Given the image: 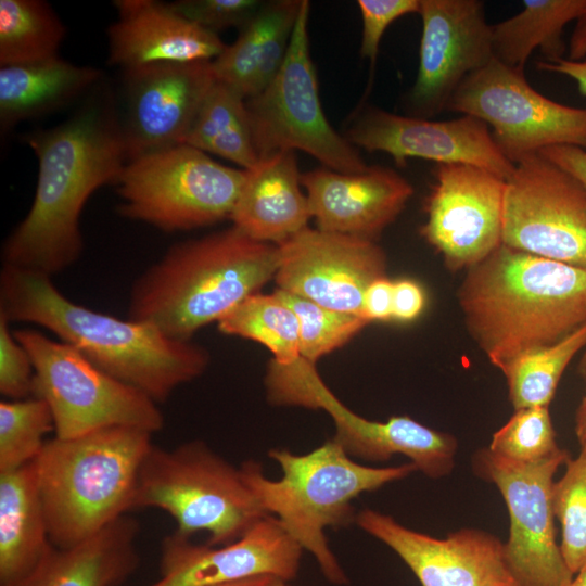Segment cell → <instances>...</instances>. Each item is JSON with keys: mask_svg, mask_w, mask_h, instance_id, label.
I'll return each instance as SVG.
<instances>
[{"mask_svg": "<svg viewBox=\"0 0 586 586\" xmlns=\"http://www.w3.org/2000/svg\"><path fill=\"white\" fill-rule=\"evenodd\" d=\"M24 140L38 160L36 192L27 215L5 239L1 259L52 277L82 253L79 218L86 202L102 186L116 183L128 162L112 91L98 85L69 118Z\"/></svg>", "mask_w": 586, "mask_h": 586, "instance_id": "obj_1", "label": "cell"}, {"mask_svg": "<svg viewBox=\"0 0 586 586\" xmlns=\"http://www.w3.org/2000/svg\"><path fill=\"white\" fill-rule=\"evenodd\" d=\"M0 315L43 327L76 347L113 378L157 404L204 373L209 354L192 341L174 340L155 326L78 305L51 277L9 265L0 272Z\"/></svg>", "mask_w": 586, "mask_h": 586, "instance_id": "obj_2", "label": "cell"}, {"mask_svg": "<svg viewBox=\"0 0 586 586\" xmlns=\"http://www.w3.org/2000/svg\"><path fill=\"white\" fill-rule=\"evenodd\" d=\"M459 301L469 331L504 371L586 324V270L501 244L470 268Z\"/></svg>", "mask_w": 586, "mask_h": 586, "instance_id": "obj_3", "label": "cell"}, {"mask_svg": "<svg viewBox=\"0 0 586 586\" xmlns=\"http://www.w3.org/2000/svg\"><path fill=\"white\" fill-rule=\"evenodd\" d=\"M278 267V245L253 240L233 226L176 243L133 282L128 318L191 341L260 292Z\"/></svg>", "mask_w": 586, "mask_h": 586, "instance_id": "obj_4", "label": "cell"}, {"mask_svg": "<svg viewBox=\"0 0 586 586\" xmlns=\"http://www.w3.org/2000/svg\"><path fill=\"white\" fill-rule=\"evenodd\" d=\"M268 456L282 471L279 480L266 477L257 461L246 460L240 467L258 505L280 521L303 550L313 555L328 582L347 584L324 530L355 523L356 497L407 477L417 471L416 466L412 462L385 468L364 466L353 460L333 438L304 455L272 448Z\"/></svg>", "mask_w": 586, "mask_h": 586, "instance_id": "obj_5", "label": "cell"}, {"mask_svg": "<svg viewBox=\"0 0 586 586\" xmlns=\"http://www.w3.org/2000/svg\"><path fill=\"white\" fill-rule=\"evenodd\" d=\"M152 436L112 426L46 442L34 463L53 546H74L135 509L138 475Z\"/></svg>", "mask_w": 586, "mask_h": 586, "instance_id": "obj_6", "label": "cell"}, {"mask_svg": "<svg viewBox=\"0 0 586 586\" xmlns=\"http://www.w3.org/2000/svg\"><path fill=\"white\" fill-rule=\"evenodd\" d=\"M133 508L160 509L174 519L177 534L206 532L213 546L237 540L267 515L240 468L199 440L174 448L151 446L140 467Z\"/></svg>", "mask_w": 586, "mask_h": 586, "instance_id": "obj_7", "label": "cell"}, {"mask_svg": "<svg viewBox=\"0 0 586 586\" xmlns=\"http://www.w3.org/2000/svg\"><path fill=\"white\" fill-rule=\"evenodd\" d=\"M34 368L33 396L50 407L54 433L72 438L112 426L160 432L164 416L157 403L113 378L76 347L35 329L13 331Z\"/></svg>", "mask_w": 586, "mask_h": 586, "instance_id": "obj_8", "label": "cell"}, {"mask_svg": "<svg viewBox=\"0 0 586 586\" xmlns=\"http://www.w3.org/2000/svg\"><path fill=\"white\" fill-rule=\"evenodd\" d=\"M244 178L245 169L175 145L127 162L115 183L118 213L165 232L211 226L231 217Z\"/></svg>", "mask_w": 586, "mask_h": 586, "instance_id": "obj_9", "label": "cell"}, {"mask_svg": "<svg viewBox=\"0 0 586 586\" xmlns=\"http://www.w3.org/2000/svg\"><path fill=\"white\" fill-rule=\"evenodd\" d=\"M309 1L302 0L280 71L260 93L245 100L253 145L258 160L301 150L326 168L359 174L369 166L356 146L331 126L321 106L309 49Z\"/></svg>", "mask_w": 586, "mask_h": 586, "instance_id": "obj_10", "label": "cell"}, {"mask_svg": "<svg viewBox=\"0 0 586 586\" xmlns=\"http://www.w3.org/2000/svg\"><path fill=\"white\" fill-rule=\"evenodd\" d=\"M445 111L487 124L495 143L513 164L552 145L586 150V107L544 97L527 82L523 69L495 58L462 80Z\"/></svg>", "mask_w": 586, "mask_h": 586, "instance_id": "obj_11", "label": "cell"}, {"mask_svg": "<svg viewBox=\"0 0 586 586\" xmlns=\"http://www.w3.org/2000/svg\"><path fill=\"white\" fill-rule=\"evenodd\" d=\"M501 244L586 270V188L535 153L506 179Z\"/></svg>", "mask_w": 586, "mask_h": 586, "instance_id": "obj_12", "label": "cell"}, {"mask_svg": "<svg viewBox=\"0 0 586 586\" xmlns=\"http://www.w3.org/2000/svg\"><path fill=\"white\" fill-rule=\"evenodd\" d=\"M280 406L321 409L333 420L332 437L351 458L386 461L400 454L429 477L447 475L454 468L457 441L407 416L385 422L368 420L346 407L326 385L316 365L300 359L285 368L276 382Z\"/></svg>", "mask_w": 586, "mask_h": 586, "instance_id": "obj_13", "label": "cell"}, {"mask_svg": "<svg viewBox=\"0 0 586 586\" xmlns=\"http://www.w3.org/2000/svg\"><path fill=\"white\" fill-rule=\"evenodd\" d=\"M568 459L563 449L531 463L505 459L488 448L475 455L477 474L498 487L508 508L505 558L518 586H566L573 578L556 542L552 508L553 475Z\"/></svg>", "mask_w": 586, "mask_h": 586, "instance_id": "obj_14", "label": "cell"}, {"mask_svg": "<svg viewBox=\"0 0 586 586\" xmlns=\"http://www.w3.org/2000/svg\"><path fill=\"white\" fill-rule=\"evenodd\" d=\"M425 203V240L451 269L471 268L501 245L506 180L470 164H437Z\"/></svg>", "mask_w": 586, "mask_h": 586, "instance_id": "obj_15", "label": "cell"}, {"mask_svg": "<svg viewBox=\"0 0 586 586\" xmlns=\"http://www.w3.org/2000/svg\"><path fill=\"white\" fill-rule=\"evenodd\" d=\"M278 249L277 289L330 309L361 316L367 288L386 277L374 241L306 227Z\"/></svg>", "mask_w": 586, "mask_h": 586, "instance_id": "obj_16", "label": "cell"}, {"mask_svg": "<svg viewBox=\"0 0 586 586\" xmlns=\"http://www.w3.org/2000/svg\"><path fill=\"white\" fill-rule=\"evenodd\" d=\"M120 125L128 162L183 141L216 81L212 61L123 69Z\"/></svg>", "mask_w": 586, "mask_h": 586, "instance_id": "obj_17", "label": "cell"}, {"mask_svg": "<svg viewBox=\"0 0 586 586\" xmlns=\"http://www.w3.org/2000/svg\"><path fill=\"white\" fill-rule=\"evenodd\" d=\"M419 67L409 93L416 117L445 111L462 82L493 58L492 25L480 0H420Z\"/></svg>", "mask_w": 586, "mask_h": 586, "instance_id": "obj_18", "label": "cell"}, {"mask_svg": "<svg viewBox=\"0 0 586 586\" xmlns=\"http://www.w3.org/2000/svg\"><path fill=\"white\" fill-rule=\"evenodd\" d=\"M303 551L271 514L222 546L173 532L161 543L160 576L148 586H214L264 575L288 583L298 573Z\"/></svg>", "mask_w": 586, "mask_h": 586, "instance_id": "obj_19", "label": "cell"}, {"mask_svg": "<svg viewBox=\"0 0 586 586\" xmlns=\"http://www.w3.org/2000/svg\"><path fill=\"white\" fill-rule=\"evenodd\" d=\"M345 138L367 152L391 155L398 167H405L409 157H419L479 166L505 180L514 169L487 124L471 115L430 120L370 107L354 120Z\"/></svg>", "mask_w": 586, "mask_h": 586, "instance_id": "obj_20", "label": "cell"}, {"mask_svg": "<svg viewBox=\"0 0 586 586\" xmlns=\"http://www.w3.org/2000/svg\"><path fill=\"white\" fill-rule=\"evenodd\" d=\"M355 523L394 550L422 586H518L504 544L484 531L462 528L440 539L372 509L357 512Z\"/></svg>", "mask_w": 586, "mask_h": 586, "instance_id": "obj_21", "label": "cell"}, {"mask_svg": "<svg viewBox=\"0 0 586 586\" xmlns=\"http://www.w3.org/2000/svg\"><path fill=\"white\" fill-rule=\"evenodd\" d=\"M301 183L317 229L374 242L413 193L403 176L381 166L359 174L317 168L301 174Z\"/></svg>", "mask_w": 586, "mask_h": 586, "instance_id": "obj_22", "label": "cell"}, {"mask_svg": "<svg viewBox=\"0 0 586 586\" xmlns=\"http://www.w3.org/2000/svg\"><path fill=\"white\" fill-rule=\"evenodd\" d=\"M109 28V61L123 69L153 63L213 61L226 48L204 29L155 0H117Z\"/></svg>", "mask_w": 586, "mask_h": 586, "instance_id": "obj_23", "label": "cell"}, {"mask_svg": "<svg viewBox=\"0 0 586 586\" xmlns=\"http://www.w3.org/2000/svg\"><path fill=\"white\" fill-rule=\"evenodd\" d=\"M294 151L259 158L245 178L231 214L233 227L253 240L279 245L307 227V195L301 190Z\"/></svg>", "mask_w": 586, "mask_h": 586, "instance_id": "obj_24", "label": "cell"}, {"mask_svg": "<svg viewBox=\"0 0 586 586\" xmlns=\"http://www.w3.org/2000/svg\"><path fill=\"white\" fill-rule=\"evenodd\" d=\"M140 525L124 515L66 548L52 546L37 568L10 586H119L138 569Z\"/></svg>", "mask_w": 586, "mask_h": 586, "instance_id": "obj_25", "label": "cell"}, {"mask_svg": "<svg viewBox=\"0 0 586 586\" xmlns=\"http://www.w3.org/2000/svg\"><path fill=\"white\" fill-rule=\"evenodd\" d=\"M302 0L263 3L235 41L212 61L215 78L245 99L260 93L280 71Z\"/></svg>", "mask_w": 586, "mask_h": 586, "instance_id": "obj_26", "label": "cell"}, {"mask_svg": "<svg viewBox=\"0 0 586 586\" xmlns=\"http://www.w3.org/2000/svg\"><path fill=\"white\" fill-rule=\"evenodd\" d=\"M52 546L34 461L0 473V586L29 575Z\"/></svg>", "mask_w": 586, "mask_h": 586, "instance_id": "obj_27", "label": "cell"}, {"mask_svg": "<svg viewBox=\"0 0 586 586\" xmlns=\"http://www.w3.org/2000/svg\"><path fill=\"white\" fill-rule=\"evenodd\" d=\"M101 77L98 68L76 65L59 55L0 66L1 128L7 130L69 104L93 90Z\"/></svg>", "mask_w": 586, "mask_h": 586, "instance_id": "obj_28", "label": "cell"}, {"mask_svg": "<svg viewBox=\"0 0 586 586\" xmlns=\"http://www.w3.org/2000/svg\"><path fill=\"white\" fill-rule=\"evenodd\" d=\"M523 7L518 14L492 25L494 58L521 69L537 48L545 61L563 59V29L586 11V0H525Z\"/></svg>", "mask_w": 586, "mask_h": 586, "instance_id": "obj_29", "label": "cell"}, {"mask_svg": "<svg viewBox=\"0 0 586 586\" xmlns=\"http://www.w3.org/2000/svg\"><path fill=\"white\" fill-rule=\"evenodd\" d=\"M245 98L216 79L183 144L213 153L250 169L258 162L249 124Z\"/></svg>", "mask_w": 586, "mask_h": 586, "instance_id": "obj_30", "label": "cell"}, {"mask_svg": "<svg viewBox=\"0 0 586 586\" xmlns=\"http://www.w3.org/2000/svg\"><path fill=\"white\" fill-rule=\"evenodd\" d=\"M65 27L41 0H0V65L41 61L58 55Z\"/></svg>", "mask_w": 586, "mask_h": 586, "instance_id": "obj_31", "label": "cell"}, {"mask_svg": "<svg viewBox=\"0 0 586 586\" xmlns=\"http://www.w3.org/2000/svg\"><path fill=\"white\" fill-rule=\"evenodd\" d=\"M218 330L266 346L278 364L300 355V324L295 313L275 292L250 295L217 322Z\"/></svg>", "mask_w": 586, "mask_h": 586, "instance_id": "obj_32", "label": "cell"}, {"mask_svg": "<svg viewBox=\"0 0 586 586\" xmlns=\"http://www.w3.org/2000/svg\"><path fill=\"white\" fill-rule=\"evenodd\" d=\"M586 347V324L562 341L515 358L502 371L515 410L548 407L560 378L576 353Z\"/></svg>", "mask_w": 586, "mask_h": 586, "instance_id": "obj_33", "label": "cell"}, {"mask_svg": "<svg viewBox=\"0 0 586 586\" xmlns=\"http://www.w3.org/2000/svg\"><path fill=\"white\" fill-rule=\"evenodd\" d=\"M54 432L49 405L37 396L0 402V473L31 463Z\"/></svg>", "mask_w": 586, "mask_h": 586, "instance_id": "obj_34", "label": "cell"}, {"mask_svg": "<svg viewBox=\"0 0 586 586\" xmlns=\"http://www.w3.org/2000/svg\"><path fill=\"white\" fill-rule=\"evenodd\" d=\"M275 293L297 317L301 357L315 365L319 358L345 345L370 323L360 315L330 309L279 289Z\"/></svg>", "mask_w": 586, "mask_h": 586, "instance_id": "obj_35", "label": "cell"}, {"mask_svg": "<svg viewBox=\"0 0 586 586\" xmlns=\"http://www.w3.org/2000/svg\"><path fill=\"white\" fill-rule=\"evenodd\" d=\"M565 466V473L552 485V508L561 524L560 550L574 575L586 568V446Z\"/></svg>", "mask_w": 586, "mask_h": 586, "instance_id": "obj_36", "label": "cell"}, {"mask_svg": "<svg viewBox=\"0 0 586 586\" xmlns=\"http://www.w3.org/2000/svg\"><path fill=\"white\" fill-rule=\"evenodd\" d=\"M488 449L495 455L522 463L538 462L558 454L548 407L515 410L509 421L493 434Z\"/></svg>", "mask_w": 586, "mask_h": 586, "instance_id": "obj_37", "label": "cell"}, {"mask_svg": "<svg viewBox=\"0 0 586 586\" xmlns=\"http://www.w3.org/2000/svg\"><path fill=\"white\" fill-rule=\"evenodd\" d=\"M259 0H179L169 2L174 11L206 30L244 27L262 8Z\"/></svg>", "mask_w": 586, "mask_h": 586, "instance_id": "obj_38", "label": "cell"}, {"mask_svg": "<svg viewBox=\"0 0 586 586\" xmlns=\"http://www.w3.org/2000/svg\"><path fill=\"white\" fill-rule=\"evenodd\" d=\"M10 323L0 315V393L5 399H23L33 396L34 368Z\"/></svg>", "mask_w": 586, "mask_h": 586, "instance_id": "obj_39", "label": "cell"}, {"mask_svg": "<svg viewBox=\"0 0 586 586\" xmlns=\"http://www.w3.org/2000/svg\"><path fill=\"white\" fill-rule=\"evenodd\" d=\"M362 18L360 55L373 66L382 36L397 18L419 13L420 0H358Z\"/></svg>", "mask_w": 586, "mask_h": 586, "instance_id": "obj_40", "label": "cell"}, {"mask_svg": "<svg viewBox=\"0 0 586 586\" xmlns=\"http://www.w3.org/2000/svg\"><path fill=\"white\" fill-rule=\"evenodd\" d=\"M425 305V294L419 283L409 279L394 281L392 319L406 322L416 319Z\"/></svg>", "mask_w": 586, "mask_h": 586, "instance_id": "obj_41", "label": "cell"}, {"mask_svg": "<svg viewBox=\"0 0 586 586\" xmlns=\"http://www.w3.org/2000/svg\"><path fill=\"white\" fill-rule=\"evenodd\" d=\"M394 281L382 277L373 281L366 290L361 316L367 320H391L393 314Z\"/></svg>", "mask_w": 586, "mask_h": 586, "instance_id": "obj_42", "label": "cell"}, {"mask_svg": "<svg viewBox=\"0 0 586 586\" xmlns=\"http://www.w3.org/2000/svg\"><path fill=\"white\" fill-rule=\"evenodd\" d=\"M538 153L570 173L586 188V150L574 145H552Z\"/></svg>", "mask_w": 586, "mask_h": 586, "instance_id": "obj_43", "label": "cell"}, {"mask_svg": "<svg viewBox=\"0 0 586 586\" xmlns=\"http://www.w3.org/2000/svg\"><path fill=\"white\" fill-rule=\"evenodd\" d=\"M540 71L558 73L575 80L581 94L586 95V61L560 59L553 62L540 61L536 65Z\"/></svg>", "mask_w": 586, "mask_h": 586, "instance_id": "obj_44", "label": "cell"}, {"mask_svg": "<svg viewBox=\"0 0 586 586\" xmlns=\"http://www.w3.org/2000/svg\"><path fill=\"white\" fill-rule=\"evenodd\" d=\"M586 56V11L576 20L569 41V60L583 61Z\"/></svg>", "mask_w": 586, "mask_h": 586, "instance_id": "obj_45", "label": "cell"}, {"mask_svg": "<svg viewBox=\"0 0 586 586\" xmlns=\"http://www.w3.org/2000/svg\"><path fill=\"white\" fill-rule=\"evenodd\" d=\"M281 583L273 576L264 575L214 586H280Z\"/></svg>", "mask_w": 586, "mask_h": 586, "instance_id": "obj_46", "label": "cell"}, {"mask_svg": "<svg viewBox=\"0 0 586 586\" xmlns=\"http://www.w3.org/2000/svg\"><path fill=\"white\" fill-rule=\"evenodd\" d=\"M575 432L581 447L586 446V392L576 412Z\"/></svg>", "mask_w": 586, "mask_h": 586, "instance_id": "obj_47", "label": "cell"}, {"mask_svg": "<svg viewBox=\"0 0 586 586\" xmlns=\"http://www.w3.org/2000/svg\"><path fill=\"white\" fill-rule=\"evenodd\" d=\"M566 586H586V568L579 571Z\"/></svg>", "mask_w": 586, "mask_h": 586, "instance_id": "obj_48", "label": "cell"}, {"mask_svg": "<svg viewBox=\"0 0 586 586\" xmlns=\"http://www.w3.org/2000/svg\"><path fill=\"white\" fill-rule=\"evenodd\" d=\"M578 371L582 375H584L586 378V351L581 359V362H579V366H578Z\"/></svg>", "mask_w": 586, "mask_h": 586, "instance_id": "obj_49", "label": "cell"}, {"mask_svg": "<svg viewBox=\"0 0 586 586\" xmlns=\"http://www.w3.org/2000/svg\"><path fill=\"white\" fill-rule=\"evenodd\" d=\"M280 586H290V585H289L288 583H285V582H282V583L280 584Z\"/></svg>", "mask_w": 586, "mask_h": 586, "instance_id": "obj_50", "label": "cell"}]
</instances>
